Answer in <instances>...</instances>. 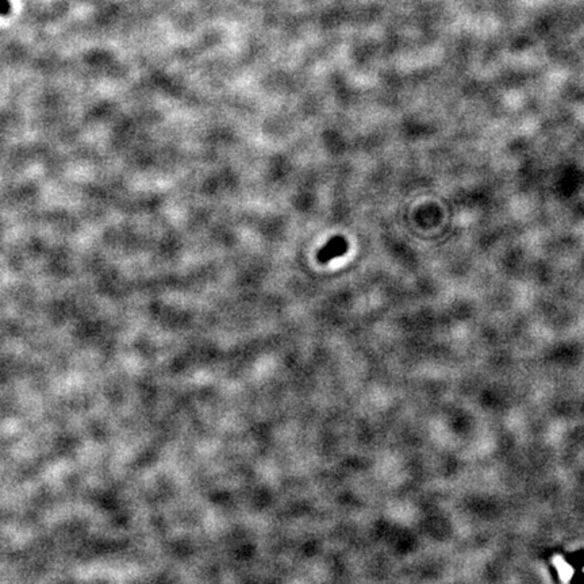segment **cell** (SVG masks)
Segmentation results:
<instances>
[{"instance_id": "cell-1", "label": "cell", "mask_w": 584, "mask_h": 584, "mask_svg": "<svg viewBox=\"0 0 584 584\" xmlns=\"http://www.w3.org/2000/svg\"><path fill=\"white\" fill-rule=\"evenodd\" d=\"M349 248L347 239L343 236H336L328 241L325 246H322V249L318 252V261L321 264H328V261H331L333 258L341 257L345 255Z\"/></svg>"}, {"instance_id": "cell-2", "label": "cell", "mask_w": 584, "mask_h": 584, "mask_svg": "<svg viewBox=\"0 0 584 584\" xmlns=\"http://www.w3.org/2000/svg\"><path fill=\"white\" fill-rule=\"evenodd\" d=\"M11 11V4L8 0H0V15H8Z\"/></svg>"}]
</instances>
